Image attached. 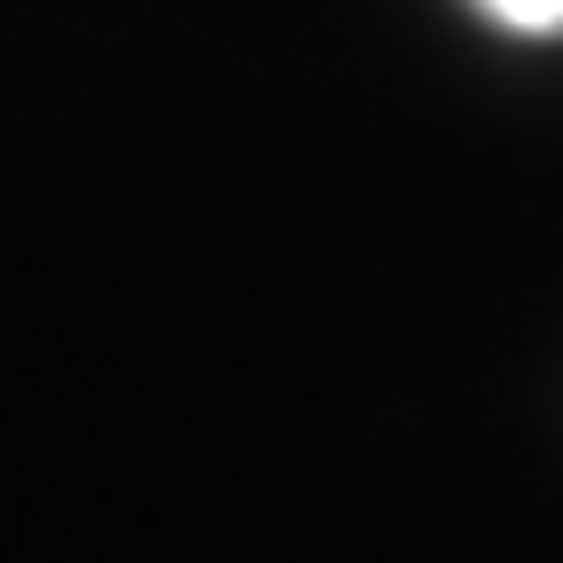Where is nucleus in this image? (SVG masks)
Masks as SVG:
<instances>
[{
    "instance_id": "f257e3e1",
    "label": "nucleus",
    "mask_w": 563,
    "mask_h": 563,
    "mask_svg": "<svg viewBox=\"0 0 563 563\" xmlns=\"http://www.w3.org/2000/svg\"><path fill=\"white\" fill-rule=\"evenodd\" d=\"M485 16H501L509 32H563V0H477Z\"/></svg>"
}]
</instances>
